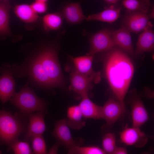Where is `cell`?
Here are the masks:
<instances>
[{"label": "cell", "mask_w": 154, "mask_h": 154, "mask_svg": "<svg viewBox=\"0 0 154 154\" xmlns=\"http://www.w3.org/2000/svg\"><path fill=\"white\" fill-rule=\"evenodd\" d=\"M102 61L109 86L116 98L125 108L124 99L135 71L132 60L127 53L115 46L105 52Z\"/></svg>", "instance_id": "6da1fadb"}, {"label": "cell", "mask_w": 154, "mask_h": 154, "mask_svg": "<svg viewBox=\"0 0 154 154\" xmlns=\"http://www.w3.org/2000/svg\"><path fill=\"white\" fill-rule=\"evenodd\" d=\"M27 81L20 91L15 93L10 100L11 103L19 110L23 117H29L35 112L47 113V105L45 101L39 97L29 86Z\"/></svg>", "instance_id": "7a4b0ae2"}, {"label": "cell", "mask_w": 154, "mask_h": 154, "mask_svg": "<svg viewBox=\"0 0 154 154\" xmlns=\"http://www.w3.org/2000/svg\"><path fill=\"white\" fill-rule=\"evenodd\" d=\"M30 56L43 67L53 88L63 85L65 80L59 63L57 51L54 48L47 46Z\"/></svg>", "instance_id": "3957f363"}, {"label": "cell", "mask_w": 154, "mask_h": 154, "mask_svg": "<svg viewBox=\"0 0 154 154\" xmlns=\"http://www.w3.org/2000/svg\"><path fill=\"white\" fill-rule=\"evenodd\" d=\"M21 115H14L0 110V143L9 146L22 133L25 132L27 125L24 122Z\"/></svg>", "instance_id": "277c9868"}, {"label": "cell", "mask_w": 154, "mask_h": 154, "mask_svg": "<svg viewBox=\"0 0 154 154\" xmlns=\"http://www.w3.org/2000/svg\"><path fill=\"white\" fill-rule=\"evenodd\" d=\"M149 14L137 11H127L121 22V27L130 32L138 33L153 27Z\"/></svg>", "instance_id": "5b68a950"}, {"label": "cell", "mask_w": 154, "mask_h": 154, "mask_svg": "<svg viewBox=\"0 0 154 154\" xmlns=\"http://www.w3.org/2000/svg\"><path fill=\"white\" fill-rule=\"evenodd\" d=\"M10 65L7 62L0 66V100L3 105L16 93L15 82Z\"/></svg>", "instance_id": "8992f818"}, {"label": "cell", "mask_w": 154, "mask_h": 154, "mask_svg": "<svg viewBox=\"0 0 154 154\" xmlns=\"http://www.w3.org/2000/svg\"><path fill=\"white\" fill-rule=\"evenodd\" d=\"M111 31L104 29L92 35L90 39V47L87 55H94L105 52L116 46L111 37Z\"/></svg>", "instance_id": "52a82bcc"}, {"label": "cell", "mask_w": 154, "mask_h": 154, "mask_svg": "<svg viewBox=\"0 0 154 154\" xmlns=\"http://www.w3.org/2000/svg\"><path fill=\"white\" fill-rule=\"evenodd\" d=\"M70 70L69 89L78 94L81 98L88 95V92L93 88V80L79 72L74 66Z\"/></svg>", "instance_id": "ba28073f"}, {"label": "cell", "mask_w": 154, "mask_h": 154, "mask_svg": "<svg viewBox=\"0 0 154 154\" xmlns=\"http://www.w3.org/2000/svg\"><path fill=\"white\" fill-rule=\"evenodd\" d=\"M69 57L72 62L73 66L79 72L91 78L94 83H99L101 80V73L100 72L94 71L92 67V62L94 55H88L77 57Z\"/></svg>", "instance_id": "9c48e42d"}, {"label": "cell", "mask_w": 154, "mask_h": 154, "mask_svg": "<svg viewBox=\"0 0 154 154\" xmlns=\"http://www.w3.org/2000/svg\"><path fill=\"white\" fill-rule=\"evenodd\" d=\"M125 108L116 98H110L102 107L101 118L111 125L115 123L124 113Z\"/></svg>", "instance_id": "30bf717a"}, {"label": "cell", "mask_w": 154, "mask_h": 154, "mask_svg": "<svg viewBox=\"0 0 154 154\" xmlns=\"http://www.w3.org/2000/svg\"><path fill=\"white\" fill-rule=\"evenodd\" d=\"M45 113L42 112H37L32 113L29 116V122L27 126L24 138L28 141L34 136L42 135L46 129L44 120Z\"/></svg>", "instance_id": "8fae6325"}, {"label": "cell", "mask_w": 154, "mask_h": 154, "mask_svg": "<svg viewBox=\"0 0 154 154\" xmlns=\"http://www.w3.org/2000/svg\"><path fill=\"white\" fill-rule=\"evenodd\" d=\"M119 135L121 142L128 146L142 147L148 141L145 133L139 127L133 126L126 128L120 132Z\"/></svg>", "instance_id": "7c38bea8"}, {"label": "cell", "mask_w": 154, "mask_h": 154, "mask_svg": "<svg viewBox=\"0 0 154 154\" xmlns=\"http://www.w3.org/2000/svg\"><path fill=\"white\" fill-rule=\"evenodd\" d=\"M69 127L67 119H62L55 122L54 129L52 132L60 143L68 149L78 145L73 138Z\"/></svg>", "instance_id": "4fadbf2b"}, {"label": "cell", "mask_w": 154, "mask_h": 154, "mask_svg": "<svg viewBox=\"0 0 154 154\" xmlns=\"http://www.w3.org/2000/svg\"><path fill=\"white\" fill-rule=\"evenodd\" d=\"M130 32L121 27L115 31H111L112 39L116 46L121 48L133 57L136 56L132 42Z\"/></svg>", "instance_id": "5bb4252c"}, {"label": "cell", "mask_w": 154, "mask_h": 154, "mask_svg": "<svg viewBox=\"0 0 154 154\" xmlns=\"http://www.w3.org/2000/svg\"><path fill=\"white\" fill-rule=\"evenodd\" d=\"M131 104L133 126L140 127L149 119V114L139 96L132 98Z\"/></svg>", "instance_id": "9a60e30c"}, {"label": "cell", "mask_w": 154, "mask_h": 154, "mask_svg": "<svg viewBox=\"0 0 154 154\" xmlns=\"http://www.w3.org/2000/svg\"><path fill=\"white\" fill-rule=\"evenodd\" d=\"M153 27L145 29L139 35L135 50L136 56L146 52L152 53L154 49V32Z\"/></svg>", "instance_id": "2e32d148"}, {"label": "cell", "mask_w": 154, "mask_h": 154, "mask_svg": "<svg viewBox=\"0 0 154 154\" xmlns=\"http://www.w3.org/2000/svg\"><path fill=\"white\" fill-rule=\"evenodd\" d=\"M62 15L68 23L72 24L80 23L86 17L83 14L79 3L68 4L64 7Z\"/></svg>", "instance_id": "e0dca14e"}, {"label": "cell", "mask_w": 154, "mask_h": 154, "mask_svg": "<svg viewBox=\"0 0 154 154\" xmlns=\"http://www.w3.org/2000/svg\"><path fill=\"white\" fill-rule=\"evenodd\" d=\"M78 105L84 118L95 119L101 118L102 107L93 102L88 95L82 98Z\"/></svg>", "instance_id": "ac0fdd59"}, {"label": "cell", "mask_w": 154, "mask_h": 154, "mask_svg": "<svg viewBox=\"0 0 154 154\" xmlns=\"http://www.w3.org/2000/svg\"><path fill=\"white\" fill-rule=\"evenodd\" d=\"M121 10L120 8L112 5L100 12L89 15L86 19L88 21L97 20L112 23L119 17Z\"/></svg>", "instance_id": "d6986e66"}, {"label": "cell", "mask_w": 154, "mask_h": 154, "mask_svg": "<svg viewBox=\"0 0 154 154\" xmlns=\"http://www.w3.org/2000/svg\"><path fill=\"white\" fill-rule=\"evenodd\" d=\"M67 116L69 127L79 130L85 125L86 122L83 120V117L78 105L69 107L67 111Z\"/></svg>", "instance_id": "ffe728a7"}, {"label": "cell", "mask_w": 154, "mask_h": 154, "mask_svg": "<svg viewBox=\"0 0 154 154\" xmlns=\"http://www.w3.org/2000/svg\"><path fill=\"white\" fill-rule=\"evenodd\" d=\"M14 11L16 15L25 23L35 22L39 17L31 5L22 4L16 5L14 8Z\"/></svg>", "instance_id": "44dd1931"}, {"label": "cell", "mask_w": 154, "mask_h": 154, "mask_svg": "<svg viewBox=\"0 0 154 154\" xmlns=\"http://www.w3.org/2000/svg\"><path fill=\"white\" fill-rule=\"evenodd\" d=\"M10 5L7 1H0V35L6 36L11 34L9 26Z\"/></svg>", "instance_id": "7402d4cb"}, {"label": "cell", "mask_w": 154, "mask_h": 154, "mask_svg": "<svg viewBox=\"0 0 154 154\" xmlns=\"http://www.w3.org/2000/svg\"><path fill=\"white\" fill-rule=\"evenodd\" d=\"M122 4L127 11L148 14L151 7L149 0H123Z\"/></svg>", "instance_id": "603a6c76"}, {"label": "cell", "mask_w": 154, "mask_h": 154, "mask_svg": "<svg viewBox=\"0 0 154 154\" xmlns=\"http://www.w3.org/2000/svg\"><path fill=\"white\" fill-rule=\"evenodd\" d=\"M42 23L43 27L46 31L57 30L62 25V19L58 13L48 14L43 17Z\"/></svg>", "instance_id": "cb8c5ba5"}, {"label": "cell", "mask_w": 154, "mask_h": 154, "mask_svg": "<svg viewBox=\"0 0 154 154\" xmlns=\"http://www.w3.org/2000/svg\"><path fill=\"white\" fill-rule=\"evenodd\" d=\"M69 154H106L104 150L96 146L81 147L75 145L69 149Z\"/></svg>", "instance_id": "d4e9b609"}, {"label": "cell", "mask_w": 154, "mask_h": 154, "mask_svg": "<svg viewBox=\"0 0 154 154\" xmlns=\"http://www.w3.org/2000/svg\"><path fill=\"white\" fill-rule=\"evenodd\" d=\"M116 137L114 133H108L103 136L102 140L103 150L106 153L112 154L117 147Z\"/></svg>", "instance_id": "484cf974"}, {"label": "cell", "mask_w": 154, "mask_h": 154, "mask_svg": "<svg viewBox=\"0 0 154 154\" xmlns=\"http://www.w3.org/2000/svg\"><path fill=\"white\" fill-rule=\"evenodd\" d=\"M32 142L33 153L36 154L47 153L45 141L42 135L32 137L31 139Z\"/></svg>", "instance_id": "4316f807"}, {"label": "cell", "mask_w": 154, "mask_h": 154, "mask_svg": "<svg viewBox=\"0 0 154 154\" xmlns=\"http://www.w3.org/2000/svg\"><path fill=\"white\" fill-rule=\"evenodd\" d=\"M15 154H30L33 153L27 141H23L18 139L14 142L9 147Z\"/></svg>", "instance_id": "83f0119b"}, {"label": "cell", "mask_w": 154, "mask_h": 154, "mask_svg": "<svg viewBox=\"0 0 154 154\" xmlns=\"http://www.w3.org/2000/svg\"><path fill=\"white\" fill-rule=\"evenodd\" d=\"M31 5L34 11L37 13H44L47 9L46 3L35 1Z\"/></svg>", "instance_id": "f1b7e54d"}, {"label": "cell", "mask_w": 154, "mask_h": 154, "mask_svg": "<svg viewBox=\"0 0 154 154\" xmlns=\"http://www.w3.org/2000/svg\"><path fill=\"white\" fill-rule=\"evenodd\" d=\"M127 153V151L125 148L117 147L112 154H126Z\"/></svg>", "instance_id": "f546056e"}, {"label": "cell", "mask_w": 154, "mask_h": 154, "mask_svg": "<svg viewBox=\"0 0 154 154\" xmlns=\"http://www.w3.org/2000/svg\"><path fill=\"white\" fill-rule=\"evenodd\" d=\"M106 2L111 4H115L119 1L120 0H104Z\"/></svg>", "instance_id": "4dcf8cb0"}, {"label": "cell", "mask_w": 154, "mask_h": 154, "mask_svg": "<svg viewBox=\"0 0 154 154\" xmlns=\"http://www.w3.org/2000/svg\"><path fill=\"white\" fill-rule=\"evenodd\" d=\"M48 0H35V1L42 2L46 3Z\"/></svg>", "instance_id": "1f68e13d"}, {"label": "cell", "mask_w": 154, "mask_h": 154, "mask_svg": "<svg viewBox=\"0 0 154 154\" xmlns=\"http://www.w3.org/2000/svg\"><path fill=\"white\" fill-rule=\"evenodd\" d=\"M7 1V0H0V1Z\"/></svg>", "instance_id": "d6a6232c"}]
</instances>
